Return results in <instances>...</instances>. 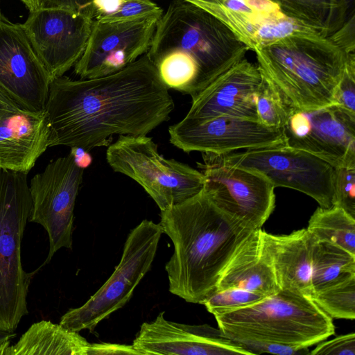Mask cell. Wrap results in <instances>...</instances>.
Listing matches in <instances>:
<instances>
[{"mask_svg": "<svg viewBox=\"0 0 355 355\" xmlns=\"http://www.w3.org/2000/svg\"><path fill=\"white\" fill-rule=\"evenodd\" d=\"M94 354H134L140 355L132 345L113 343H93L89 345L88 355Z\"/></svg>", "mask_w": 355, "mask_h": 355, "instance_id": "74e56055", "label": "cell"}, {"mask_svg": "<svg viewBox=\"0 0 355 355\" xmlns=\"http://www.w3.org/2000/svg\"><path fill=\"white\" fill-rule=\"evenodd\" d=\"M94 20L87 13L59 8L30 12L22 26L52 80L64 76L80 58Z\"/></svg>", "mask_w": 355, "mask_h": 355, "instance_id": "7c38bea8", "label": "cell"}, {"mask_svg": "<svg viewBox=\"0 0 355 355\" xmlns=\"http://www.w3.org/2000/svg\"><path fill=\"white\" fill-rule=\"evenodd\" d=\"M354 276L355 254L327 241L315 239L311 276L313 295Z\"/></svg>", "mask_w": 355, "mask_h": 355, "instance_id": "603a6c76", "label": "cell"}, {"mask_svg": "<svg viewBox=\"0 0 355 355\" xmlns=\"http://www.w3.org/2000/svg\"><path fill=\"white\" fill-rule=\"evenodd\" d=\"M261 80L257 66L245 58L220 74L193 99L186 118L226 115L257 121L254 93Z\"/></svg>", "mask_w": 355, "mask_h": 355, "instance_id": "ac0fdd59", "label": "cell"}, {"mask_svg": "<svg viewBox=\"0 0 355 355\" xmlns=\"http://www.w3.org/2000/svg\"><path fill=\"white\" fill-rule=\"evenodd\" d=\"M52 79L23 28L0 16V91L20 109L44 110Z\"/></svg>", "mask_w": 355, "mask_h": 355, "instance_id": "2e32d148", "label": "cell"}, {"mask_svg": "<svg viewBox=\"0 0 355 355\" xmlns=\"http://www.w3.org/2000/svg\"><path fill=\"white\" fill-rule=\"evenodd\" d=\"M310 352V354L354 355L355 334L349 333L332 340L321 341Z\"/></svg>", "mask_w": 355, "mask_h": 355, "instance_id": "836d02e7", "label": "cell"}, {"mask_svg": "<svg viewBox=\"0 0 355 355\" xmlns=\"http://www.w3.org/2000/svg\"><path fill=\"white\" fill-rule=\"evenodd\" d=\"M333 205L355 218V167L335 168Z\"/></svg>", "mask_w": 355, "mask_h": 355, "instance_id": "f546056e", "label": "cell"}, {"mask_svg": "<svg viewBox=\"0 0 355 355\" xmlns=\"http://www.w3.org/2000/svg\"><path fill=\"white\" fill-rule=\"evenodd\" d=\"M108 164L139 183L160 211L181 203L200 192L205 178L198 170L173 159H166L147 135H119L108 146Z\"/></svg>", "mask_w": 355, "mask_h": 355, "instance_id": "52a82bcc", "label": "cell"}, {"mask_svg": "<svg viewBox=\"0 0 355 355\" xmlns=\"http://www.w3.org/2000/svg\"><path fill=\"white\" fill-rule=\"evenodd\" d=\"M163 10L153 0H124L114 13L97 18L101 21H131L149 16H161Z\"/></svg>", "mask_w": 355, "mask_h": 355, "instance_id": "4dcf8cb0", "label": "cell"}, {"mask_svg": "<svg viewBox=\"0 0 355 355\" xmlns=\"http://www.w3.org/2000/svg\"><path fill=\"white\" fill-rule=\"evenodd\" d=\"M202 155L203 162L198 166L212 201L252 228H261L275 209L273 184L256 171L227 164L214 153Z\"/></svg>", "mask_w": 355, "mask_h": 355, "instance_id": "8fae6325", "label": "cell"}, {"mask_svg": "<svg viewBox=\"0 0 355 355\" xmlns=\"http://www.w3.org/2000/svg\"><path fill=\"white\" fill-rule=\"evenodd\" d=\"M170 142L186 153L217 155L286 144L283 128L266 127L257 121L226 115L203 120L184 117L168 128Z\"/></svg>", "mask_w": 355, "mask_h": 355, "instance_id": "9a60e30c", "label": "cell"}, {"mask_svg": "<svg viewBox=\"0 0 355 355\" xmlns=\"http://www.w3.org/2000/svg\"><path fill=\"white\" fill-rule=\"evenodd\" d=\"M22 1L30 12L40 8V0H20Z\"/></svg>", "mask_w": 355, "mask_h": 355, "instance_id": "7bdbcfd3", "label": "cell"}, {"mask_svg": "<svg viewBox=\"0 0 355 355\" xmlns=\"http://www.w3.org/2000/svg\"><path fill=\"white\" fill-rule=\"evenodd\" d=\"M171 51L184 53L197 64L198 94L245 58L249 49L205 8L189 1L171 0L158 20L147 54L153 60Z\"/></svg>", "mask_w": 355, "mask_h": 355, "instance_id": "277c9868", "label": "cell"}, {"mask_svg": "<svg viewBox=\"0 0 355 355\" xmlns=\"http://www.w3.org/2000/svg\"><path fill=\"white\" fill-rule=\"evenodd\" d=\"M174 109L168 88L147 53L123 69L104 76L52 80L44 112L49 147L88 152L108 146L112 136L147 135Z\"/></svg>", "mask_w": 355, "mask_h": 355, "instance_id": "6da1fadb", "label": "cell"}, {"mask_svg": "<svg viewBox=\"0 0 355 355\" xmlns=\"http://www.w3.org/2000/svg\"><path fill=\"white\" fill-rule=\"evenodd\" d=\"M254 100L257 121L268 128L282 129L296 110L283 92L262 73Z\"/></svg>", "mask_w": 355, "mask_h": 355, "instance_id": "d4e9b609", "label": "cell"}, {"mask_svg": "<svg viewBox=\"0 0 355 355\" xmlns=\"http://www.w3.org/2000/svg\"><path fill=\"white\" fill-rule=\"evenodd\" d=\"M355 0H330L324 37L333 34L353 15H355Z\"/></svg>", "mask_w": 355, "mask_h": 355, "instance_id": "d6a6232c", "label": "cell"}, {"mask_svg": "<svg viewBox=\"0 0 355 355\" xmlns=\"http://www.w3.org/2000/svg\"><path fill=\"white\" fill-rule=\"evenodd\" d=\"M271 1L277 3L284 14L320 30L323 35L330 0Z\"/></svg>", "mask_w": 355, "mask_h": 355, "instance_id": "83f0119b", "label": "cell"}, {"mask_svg": "<svg viewBox=\"0 0 355 355\" xmlns=\"http://www.w3.org/2000/svg\"><path fill=\"white\" fill-rule=\"evenodd\" d=\"M191 1L199 6H202L207 3H222L223 0H186Z\"/></svg>", "mask_w": 355, "mask_h": 355, "instance_id": "ee69618b", "label": "cell"}, {"mask_svg": "<svg viewBox=\"0 0 355 355\" xmlns=\"http://www.w3.org/2000/svg\"><path fill=\"white\" fill-rule=\"evenodd\" d=\"M76 163L79 166L85 168L92 163V156L89 152L81 148H71Z\"/></svg>", "mask_w": 355, "mask_h": 355, "instance_id": "ab89813d", "label": "cell"}, {"mask_svg": "<svg viewBox=\"0 0 355 355\" xmlns=\"http://www.w3.org/2000/svg\"><path fill=\"white\" fill-rule=\"evenodd\" d=\"M254 51L260 71L304 111L334 104L350 55L318 34L290 35Z\"/></svg>", "mask_w": 355, "mask_h": 355, "instance_id": "3957f363", "label": "cell"}, {"mask_svg": "<svg viewBox=\"0 0 355 355\" xmlns=\"http://www.w3.org/2000/svg\"><path fill=\"white\" fill-rule=\"evenodd\" d=\"M261 230H253L241 243L224 268L215 291L236 288L268 297L279 291L272 267L261 252Z\"/></svg>", "mask_w": 355, "mask_h": 355, "instance_id": "44dd1931", "label": "cell"}, {"mask_svg": "<svg viewBox=\"0 0 355 355\" xmlns=\"http://www.w3.org/2000/svg\"><path fill=\"white\" fill-rule=\"evenodd\" d=\"M297 34L322 35L320 30L282 12L270 19L258 29L254 37L252 51L286 37Z\"/></svg>", "mask_w": 355, "mask_h": 355, "instance_id": "4316f807", "label": "cell"}, {"mask_svg": "<svg viewBox=\"0 0 355 355\" xmlns=\"http://www.w3.org/2000/svg\"><path fill=\"white\" fill-rule=\"evenodd\" d=\"M48 147L44 110L6 112L0 116V168L28 174Z\"/></svg>", "mask_w": 355, "mask_h": 355, "instance_id": "ffe728a7", "label": "cell"}, {"mask_svg": "<svg viewBox=\"0 0 355 355\" xmlns=\"http://www.w3.org/2000/svg\"><path fill=\"white\" fill-rule=\"evenodd\" d=\"M252 354H272L280 355H306L310 354L308 347L301 348L291 345L277 343H254L245 347Z\"/></svg>", "mask_w": 355, "mask_h": 355, "instance_id": "d590c367", "label": "cell"}, {"mask_svg": "<svg viewBox=\"0 0 355 355\" xmlns=\"http://www.w3.org/2000/svg\"><path fill=\"white\" fill-rule=\"evenodd\" d=\"M286 145L334 168L355 167V114L336 105L295 110L283 128Z\"/></svg>", "mask_w": 355, "mask_h": 355, "instance_id": "5bb4252c", "label": "cell"}, {"mask_svg": "<svg viewBox=\"0 0 355 355\" xmlns=\"http://www.w3.org/2000/svg\"><path fill=\"white\" fill-rule=\"evenodd\" d=\"M161 16L131 21L94 20L90 36L74 73L92 78L117 72L146 53Z\"/></svg>", "mask_w": 355, "mask_h": 355, "instance_id": "4fadbf2b", "label": "cell"}, {"mask_svg": "<svg viewBox=\"0 0 355 355\" xmlns=\"http://www.w3.org/2000/svg\"><path fill=\"white\" fill-rule=\"evenodd\" d=\"M32 209L27 173L0 168V329L15 331L28 314L33 272L21 261V241Z\"/></svg>", "mask_w": 355, "mask_h": 355, "instance_id": "8992f818", "label": "cell"}, {"mask_svg": "<svg viewBox=\"0 0 355 355\" xmlns=\"http://www.w3.org/2000/svg\"><path fill=\"white\" fill-rule=\"evenodd\" d=\"M214 317L222 331L244 347L270 343L309 348L335 332L332 318L311 297L288 291Z\"/></svg>", "mask_w": 355, "mask_h": 355, "instance_id": "5b68a950", "label": "cell"}, {"mask_svg": "<svg viewBox=\"0 0 355 355\" xmlns=\"http://www.w3.org/2000/svg\"><path fill=\"white\" fill-rule=\"evenodd\" d=\"M327 37L347 55L355 53V15L351 17L341 28Z\"/></svg>", "mask_w": 355, "mask_h": 355, "instance_id": "e575fe53", "label": "cell"}, {"mask_svg": "<svg viewBox=\"0 0 355 355\" xmlns=\"http://www.w3.org/2000/svg\"><path fill=\"white\" fill-rule=\"evenodd\" d=\"M124 0H93L90 12L94 19L110 15L116 12Z\"/></svg>", "mask_w": 355, "mask_h": 355, "instance_id": "f35d334b", "label": "cell"}, {"mask_svg": "<svg viewBox=\"0 0 355 355\" xmlns=\"http://www.w3.org/2000/svg\"><path fill=\"white\" fill-rule=\"evenodd\" d=\"M164 313L162 311L153 321L141 325L132 343L140 355L252 354L219 327L169 321Z\"/></svg>", "mask_w": 355, "mask_h": 355, "instance_id": "e0dca14e", "label": "cell"}, {"mask_svg": "<svg viewBox=\"0 0 355 355\" xmlns=\"http://www.w3.org/2000/svg\"><path fill=\"white\" fill-rule=\"evenodd\" d=\"M306 229L315 239L334 243L355 254V218L343 209L335 205L318 207Z\"/></svg>", "mask_w": 355, "mask_h": 355, "instance_id": "cb8c5ba5", "label": "cell"}, {"mask_svg": "<svg viewBox=\"0 0 355 355\" xmlns=\"http://www.w3.org/2000/svg\"><path fill=\"white\" fill-rule=\"evenodd\" d=\"M355 114V53L348 57L338 85L334 104Z\"/></svg>", "mask_w": 355, "mask_h": 355, "instance_id": "1f68e13d", "label": "cell"}, {"mask_svg": "<svg viewBox=\"0 0 355 355\" xmlns=\"http://www.w3.org/2000/svg\"><path fill=\"white\" fill-rule=\"evenodd\" d=\"M24 111L0 91V116L6 112H20Z\"/></svg>", "mask_w": 355, "mask_h": 355, "instance_id": "60d3db41", "label": "cell"}, {"mask_svg": "<svg viewBox=\"0 0 355 355\" xmlns=\"http://www.w3.org/2000/svg\"><path fill=\"white\" fill-rule=\"evenodd\" d=\"M90 343L78 332L49 320L33 323L4 355H88Z\"/></svg>", "mask_w": 355, "mask_h": 355, "instance_id": "7402d4cb", "label": "cell"}, {"mask_svg": "<svg viewBox=\"0 0 355 355\" xmlns=\"http://www.w3.org/2000/svg\"><path fill=\"white\" fill-rule=\"evenodd\" d=\"M311 299L332 319L354 320L355 276L315 293Z\"/></svg>", "mask_w": 355, "mask_h": 355, "instance_id": "484cf974", "label": "cell"}, {"mask_svg": "<svg viewBox=\"0 0 355 355\" xmlns=\"http://www.w3.org/2000/svg\"><path fill=\"white\" fill-rule=\"evenodd\" d=\"M83 172L71 152L49 162L31 180L32 209L28 220L44 228L49 242V253L42 266L49 263L61 248H72L73 209Z\"/></svg>", "mask_w": 355, "mask_h": 355, "instance_id": "30bf717a", "label": "cell"}, {"mask_svg": "<svg viewBox=\"0 0 355 355\" xmlns=\"http://www.w3.org/2000/svg\"><path fill=\"white\" fill-rule=\"evenodd\" d=\"M92 1L93 0H40V8L64 9L78 12H85L92 16L90 7Z\"/></svg>", "mask_w": 355, "mask_h": 355, "instance_id": "8d00e7d4", "label": "cell"}, {"mask_svg": "<svg viewBox=\"0 0 355 355\" xmlns=\"http://www.w3.org/2000/svg\"><path fill=\"white\" fill-rule=\"evenodd\" d=\"M17 336L15 331H7L0 329V355H4L10 341Z\"/></svg>", "mask_w": 355, "mask_h": 355, "instance_id": "b9f144b4", "label": "cell"}, {"mask_svg": "<svg viewBox=\"0 0 355 355\" xmlns=\"http://www.w3.org/2000/svg\"><path fill=\"white\" fill-rule=\"evenodd\" d=\"M266 297L236 288L218 290L206 298L203 304L213 314H223L257 303Z\"/></svg>", "mask_w": 355, "mask_h": 355, "instance_id": "f1b7e54d", "label": "cell"}, {"mask_svg": "<svg viewBox=\"0 0 355 355\" xmlns=\"http://www.w3.org/2000/svg\"><path fill=\"white\" fill-rule=\"evenodd\" d=\"M315 239L305 228L283 235L261 230V252L272 267L279 290L312 298L311 276Z\"/></svg>", "mask_w": 355, "mask_h": 355, "instance_id": "d6986e66", "label": "cell"}, {"mask_svg": "<svg viewBox=\"0 0 355 355\" xmlns=\"http://www.w3.org/2000/svg\"><path fill=\"white\" fill-rule=\"evenodd\" d=\"M163 232L159 223L144 220L129 233L119 263L105 283L78 308L69 309L60 324L72 331H92L97 324L122 308L149 271Z\"/></svg>", "mask_w": 355, "mask_h": 355, "instance_id": "ba28073f", "label": "cell"}, {"mask_svg": "<svg viewBox=\"0 0 355 355\" xmlns=\"http://www.w3.org/2000/svg\"><path fill=\"white\" fill-rule=\"evenodd\" d=\"M1 12H0V16H1Z\"/></svg>", "mask_w": 355, "mask_h": 355, "instance_id": "f6af8a7d", "label": "cell"}, {"mask_svg": "<svg viewBox=\"0 0 355 355\" xmlns=\"http://www.w3.org/2000/svg\"><path fill=\"white\" fill-rule=\"evenodd\" d=\"M163 233L173 253L166 263L169 291L187 302L202 304L241 243L254 229L220 209L202 189L160 212Z\"/></svg>", "mask_w": 355, "mask_h": 355, "instance_id": "7a4b0ae2", "label": "cell"}, {"mask_svg": "<svg viewBox=\"0 0 355 355\" xmlns=\"http://www.w3.org/2000/svg\"><path fill=\"white\" fill-rule=\"evenodd\" d=\"M215 155L227 164L261 173L275 188L300 191L322 207L333 205L335 168L311 153L282 144Z\"/></svg>", "mask_w": 355, "mask_h": 355, "instance_id": "9c48e42d", "label": "cell"}]
</instances>
